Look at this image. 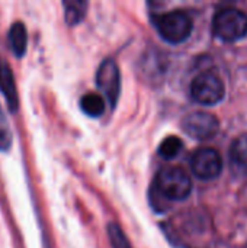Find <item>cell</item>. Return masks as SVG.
Returning <instances> with one entry per match:
<instances>
[{
    "mask_svg": "<svg viewBox=\"0 0 247 248\" xmlns=\"http://www.w3.org/2000/svg\"><path fill=\"white\" fill-rule=\"evenodd\" d=\"M213 32L226 42H234L247 35V15L237 7L220 9L213 19Z\"/></svg>",
    "mask_w": 247,
    "mask_h": 248,
    "instance_id": "6da1fadb",
    "label": "cell"
},
{
    "mask_svg": "<svg viewBox=\"0 0 247 248\" xmlns=\"http://www.w3.org/2000/svg\"><path fill=\"white\" fill-rule=\"evenodd\" d=\"M157 192L169 201H185L192 192V180L181 167L162 169L156 177Z\"/></svg>",
    "mask_w": 247,
    "mask_h": 248,
    "instance_id": "7a4b0ae2",
    "label": "cell"
},
{
    "mask_svg": "<svg viewBox=\"0 0 247 248\" xmlns=\"http://www.w3.org/2000/svg\"><path fill=\"white\" fill-rule=\"evenodd\" d=\"M154 25L160 36L169 44L185 42L194 29L192 17L183 10H172L154 17Z\"/></svg>",
    "mask_w": 247,
    "mask_h": 248,
    "instance_id": "3957f363",
    "label": "cell"
},
{
    "mask_svg": "<svg viewBox=\"0 0 247 248\" xmlns=\"http://www.w3.org/2000/svg\"><path fill=\"white\" fill-rule=\"evenodd\" d=\"M191 96L197 103L214 106L226 96L224 81L213 71L199 73L191 83Z\"/></svg>",
    "mask_w": 247,
    "mask_h": 248,
    "instance_id": "277c9868",
    "label": "cell"
},
{
    "mask_svg": "<svg viewBox=\"0 0 247 248\" xmlns=\"http://www.w3.org/2000/svg\"><path fill=\"white\" fill-rule=\"evenodd\" d=\"M182 129L186 135L198 141H208L220 131L218 119L207 112H192L182 121Z\"/></svg>",
    "mask_w": 247,
    "mask_h": 248,
    "instance_id": "5b68a950",
    "label": "cell"
},
{
    "mask_svg": "<svg viewBox=\"0 0 247 248\" xmlns=\"http://www.w3.org/2000/svg\"><path fill=\"white\" fill-rule=\"evenodd\" d=\"M191 169L201 180L217 179L223 171V157L215 148H199L191 158Z\"/></svg>",
    "mask_w": 247,
    "mask_h": 248,
    "instance_id": "8992f818",
    "label": "cell"
},
{
    "mask_svg": "<svg viewBox=\"0 0 247 248\" xmlns=\"http://www.w3.org/2000/svg\"><path fill=\"white\" fill-rule=\"evenodd\" d=\"M96 84L109 105L115 108L121 92V73L114 60L108 58L99 65L96 73Z\"/></svg>",
    "mask_w": 247,
    "mask_h": 248,
    "instance_id": "52a82bcc",
    "label": "cell"
},
{
    "mask_svg": "<svg viewBox=\"0 0 247 248\" xmlns=\"http://www.w3.org/2000/svg\"><path fill=\"white\" fill-rule=\"evenodd\" d=\"M0 92L3 93L7 102L9 109L12 112H16L19 106L17 89H16V83H15V77L10 70V65L3 60H0Z\"/></svg>",
    "mask_w": 247,
    "mask_h": 248,
    "instance_id": "ba28073f",
    "label": "cell"
},
{
    "mask_svg": "<svg viewBox=\"0 0 247 248\" xmlns=\"http://www.w3.org/2000/svg\"><path fill=\"white\" fill-rule=\"evenodd\" d=\"M26 44H28V35H26L25 25L22 22H15L9 29V45L17 58L25 55Z\"/></svg>",
    "mask_w": 247,
    "mask_h": 248,
    "instance_id": "9c48e42d",
    "label": "cell"
},
{
    "mask_svg": "<svg viewBox=\"0 0 247 248\" xmlns=\"http://www.w3.org/2000/svg\"><path fill=\"white\" fill-rule=\"evenodd\" d=\"M80 106L86 115L98 118V116L103 115V112L106 109V102H105L103 96H100L98 93H87L82 97Z\"/></svg>",
    "mask_w": 247,
    "mask_h": 248,
    "instance_id": "30bf717a",
    "label": "cell"
},
{
    "mask_svg": "<svg viewBox=\"0 0 247 248\" xmlns=\"http://www.w3.org/2000/svg\"><path fill=\"white\" fill-rule=\"evenodd\" d=\"M230 157L234 164L247 169V132L239 135L230 148Z\"/></svg>",
    "mask_w": 247,
    "mask_h": 248,
    "instance_id": "8fae6325",
    "label": "cell"
},
{
    "mask_svg": "<svg viewBox=\"0 0 247 248\" xmlns=\"http://www.w3.org/2000/svg\"><path fill=\"white\" fill-rule=\"evenodd\" d=\"M64 7H66V20H67V23L68 25H77V23L82 22V19L86 15L87 3L80 1V0L64 1Z\"/></svg>",
    "mask_w": 247,
    "mask_h": 248,
    "instance_id": "7c38bea8",
    "label": "cell"
},
{
    "mask_svg": "<svg viewBox=\"0 0 247 248\" xmlns=\"http://www.w3.org/2000/svg\"><path fill=\"white\" fill-rule=\"evenodd\" d=\"M182 148H183V142H182L181 138H178V137H167L166 140L162 141V144L159 147V154L165 160H172L176 155H179Z\"/></svg>",
    "mask_w": 247,
    "mask_h": 248,
    "instance_id": "4fadbf2b",
    "label": "cell"
},
{
    "mask_svg": "<svg viewBox=\"0 0 247 248\" xmlns=\"http://www.w3.org/2000/svg\"><path fill=\"white\" fill-rule=\"evenodd\" d=\"M106 231H108V237H109L112 248H132L127 235L124 234L122 228L118 224H115V222L108 224Z\"/></svg>",
    "mask_w": 247,
    "mask_h": 248,
    "instance_id": "5bb4252c",
    "label": "cell"
},
{
    "mask_svg": "<svg viewBox=\"0 0 247 248\" xmlns=\"http://www.w3.org/2000/svg\"><path fill=\"white\" fill-rule=\"evenodd\" d=\"M10 144H12V131H10L9 122L0 108V150L1 151L9 150Z\"/></svg>",
    "mask_w": 247,
    "mask_h": 248,
    "instance_id": "9a60e30c",
    "label": "cell"
}]
</instances>
